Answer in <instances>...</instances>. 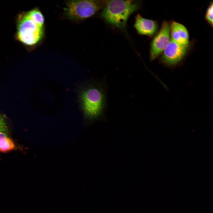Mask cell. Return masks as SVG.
<instances>
[{
  "instance_id": "cell-1",
  "label": "cell",
  "mask_w": 213,
  "mask_h": 213,
  "mask_svg": "<svg viewBox=\"0 0 213 213\" xmlns=\"http://www.w3.org/2000/svg\"><path fill=\"white\" fill-rule=\"evenodd\" d=\"M80 99L85 118L91 122L105 119L106 93L102 83L90 85L80 92Z\"/></svg>"
},
{
  "instance_id": "cell-2",
  "label": "cell",
  "mask_w": 213,
  "mask_h": 213,
  "mask_svg": "<svg viewBox=\"0 0 213 213\" xmlns=\"http://www.w3.org/2000/svg\"><path fill=\"white\" fill-rule=\"evenodd\" d=\"M139 1H106L101 17L109 25L124 31L129 17L140 7Z\"/></svg>"
},
{
  "instance_id": "cell-3",
  "label": "cell",
  "mask_w": 213,
  "mask_h": 213,
  "mask_svg": "<svg viewBox=\"0 0 213 213\" xmlns=\"http://www.w3.org/2000/svg\"><path fill=\"white\" fill-rule=\"evenodd\" d=\"M16 40L27 48L37 45L44 35V27L38 25L29 16L27 11L22 12L17 15Z\"/></svg>"
},
{
  "instance_id": "cell-4",
  "label": "cell",
  "mask_w": 213,
  "mask_h": 213,
  "mask_svg": "<svg viewBox=\"0 0 213 213\" xmlns=\"http://www.w3.org/2000/svg\"><path fill=\"white\" fill-rule=\"evenodd\" d=\"M106 0H70L66 1L64 8L69 19L76 21L83 20L94 15L105 4Z\"/></svg>"
},
{
  "instance_id": "cell-5",
  "label": "cell",
  "mask_w": 213,
  "mask_h": 213,
  "mask_svg": "<svg viewBox=\"0 0 213 213\" xmlns=\"http://www.w3.org/2000/svg\"><path fill=\"white\" fill-rule=\"evenodd\" d=\"M188 48V45H182L171 39L162 53L161 62L168 67L176 66L184 58Z\"/></svg>"
},
{
  "instance_id": "cell-6",
  "label": "cell",
  "mask_w": 213,
  "mask_h": 213,
  "mask_svg": "<svg viewBox=\"0 0 213 213\" xmlns=\"http://www.w3.org/2000/svg\"><path fill=\"white\" fill-rule=\"evenodd\" d=\"M170 24L164 21L158 32L151 41L150 51V59L152 61L161 54L170 41Z\"/></svg>"
},
{
  "instance_id": "cell-7",
  "label": "cell",
  "mask_w": 213,
  "mask_h": 213,
  "mask_svg": "<svg viewBox=\"0 0 213 213\" xmlns=\"http://www.w3.org/2000/svg\"><path fill=\"white\" fill-rule=\"evenodd\" d=\"M134 26L139 34L150 37L155 35L158 28L156 21L144 18L139 14L135 16Z\"/></svg>"
},
{
  "instance_id": "cell-8",
  "label": "cell",
  "mask_w": 213,
  "mask_h": 213,
  "mask_svg": "<svg viewBox=\"0 0 213 213\" xmlns=\"http://www.w3.org/2000/svg\"><path fill=\"white\" fill-rule=\"evenodd\" d=\"M171 40L179 44L189 45V34L187 28L178 22L173 21L170 24Z\"/></svg>"
},
{
  "instance_id": "cell-9",
  "label": "cell",
  "mask_w": 213,
  "mask_h": 213,
  "mask_svg": "<svg viewBox=\"0 0 213 213\" xmlns=\"http://www.w3.org/2000/svg\"><path fill=\"white\" fill-rule=\"evenodd\" d=\"M15 147L13 141L7 133L0 132V152H6L14 150Z\"/></svg>"
},
{
  "instance_id": "cell-10",
  "label": "cell",
  "mask_w": 213,
  "mask_h": 213,
  "mask_svg": "<svg viewBox=\"0 0 213 213\" xmlns=\"http://www.w3.org/2000/svg\"><path fill=\"white\" fill-rule=\"evenodd\" d=\"M27 12L30 17L38 25L40 26L44 27V17L38 8H34Z\"/></svg>"
},
{
  "instance_id": "cell-11",
  "label": "cell",
  "mask_w": 213,
  "mask_h": 213,
  "mask_svg": "<svg viewBox=\"0 0 213 213\" xmlns=\"http://www.w3.org/2000/svg\"><path fill=\"white\" fill-rule=\"evenodd\" d=\"M213 2H210L208 7L205 16V19L209 24L213 26Z\"/></svg>"
},
{
  "instance_id": "cell-12",
  "label": "cell",
  "mask_w": 213,
  "mask_h": 213,
  "mask_svg": "<svg viewBox=\"0 0 213 213\" xmlns=\"http://www.w3.org/2000/svg\"><path fill=\"white\" fill-rule=\"evenodd\" d=\"M8 132V128L5 119L0 115V132L7 133Z\"/></svg>"
}]
</instances>
